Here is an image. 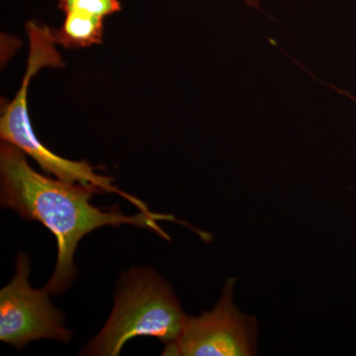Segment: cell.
<instances>
[{
	"mask_svg": "<svg viewBox=\"0 0 356 356\" xmlns=\"http://www.w3.org/2000/svg\"><path fill=\"white\" fill-rule=\"evenodd\" d=\"M102 193L95 187L70 184L44 177L33 170L21 149L9 143L0 146V202L6 209L15 211L28 221H37L57 238L58 257L55 270L44 288L58 296L69 289L76 277L74 254L81 238L105 226L132 225L152 229L170 240L159 226V221L180 222L199 236L205 233L178 221L172 215L140 212L129 216L120 211H104L90 201Z\"/></svg>",
	"mask_w": 356,
	"mask_h": 356,
	"instance_id": "1",
	"label": "cell"
},
{
	"mask_svg": "<svg viewBox=\"0 0 356 356\" xmlns=\"http://www.w3.org/2000/svg\"><path fill=\"white\" fill-rule=\"evenodd\" d=\"M186 317L170 283L154 269L135 267L122 275L106 324L81 355L117 356L127 341L138 337L172 343Z\"/></svg>",
	"mask_w": 356,
	"mask_h": 356,
	"instance_id": "2",
	"label": "cell"
},
{
	"mask_svg": "<svg viewBox=\"0 0 356 356\" xmlns=\"http://www.w3.org/2000/svg\"><path fill=\"white\" fill-rule=\"evenodd\" d=\"M55 54L47 44H30L27 70L21 88L13 102L1 103L0 138L2 142L17 147L23 153L36 161L44 172L55 175L58 179L95 187L102 193L112 192L118 194L139 208L142 212H151L146 203L114 186L113 178L97 175L95 168L86 161H74L62 158L40 142L32 127L28 111V88L32 77L36 76L40 70L46 67H55Z\"/></svg>",
	"mask_w": 356,
	"mask_h": 356,
	"instance_id": "3",
	"label": "cell"
},
{
	"mask_svg": "<svg viewBox=\"0 0 356 356\" xmlns=\"http://www.w3.org/2000/svg\"><path fill=\"white\" fill-rule=\"evenodd\" d=\"M29 255L19 252L13 280L0 291V341L18 350L37 339L70 343L72 332L65 327L62 312L51 303L44 288L30 285Z\"/></svg>",
	"mask_w": 356,
	"mask_h": 356,
	"instance_id": "4",
	"label": "cell"
},
{
	"mask_svg": "<svg viewBox=\"0 0 356 356\" xmlns=\"http://www.w3.org/2000/svg\"><path fill=\"white\" fill-rule=\"evenodd\" d=\"M236 280L229 278L212 311L185 318L179 336L165 344L161 355L250 356L255 353L257 325L233 301Z\"/></svg>",
	"mask_w": 356,
	"mask_h": 356,
	"instance_id": "5",
	"label": "cell"
},
{
	"mask_svg": "<svg viewBox=\"0 0 356 356\" xmlns=\"http://www.w3.org/2000/svg\"><path fill=\"white\" fill-rule=\"evenodd\" d=\"M58 29H51L56 44L65 48H86L100 44L103 39V18L88 13H67Z\"/></svg>",
	"mask_w": 356,
	"mask_h": 356,
	"instance_id": "6",
	"label": "cell"
},
{
	"mask_svg": "<svg viewBox=\"0 0 356 356\" xmlns=\"http://www.w3.org/2000/svg\"><path fill=\"white\" fill-rule=\"evenodd\" d=\"M58 7L65 13H88L103 19L121 10L119 0H58Z\"/></svg>",
	"mask_w": 356,
	"mask_h": 356,
	"instance_id": "7",
	"label": "cell"
},
{
	"mask_svg": "<svg viewBox=\"0 0 356 356\" xmlns=\"http://www.w3.org/2000/svg\"><path fill=\"white\" fill-rule=\"evenodd\" d=\"M245 1L248 6L255 7V8H259V7H261V6H259V1H261V0H245Z\"/></svg>",
	"mask_w": 356,
	"mask_h": 356,
	"instance_id": "8",
	"label": "cell"
},
{
	"mask_svg": "<svg viewBox=\"0 0 356 356\" xmlns=\"http://www.w3.org/2000/svg\"><path fill=\"white\" fill-rule=\"evenodd\" d=\"M351 98H353V99L355 100V102H356L355 98H353V97H351Z\"/></svg>",
	"mask_w": 356,
	"mask_h": 356,
	"instance_id": "9",
	"label": "cell"
}]
</instances>
